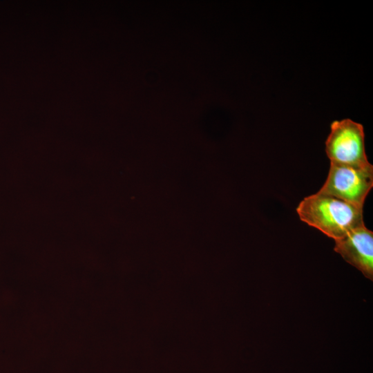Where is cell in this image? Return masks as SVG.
<instances>
[{"instance_id": "obj_1", "label": "cell", "mask_w": 373, "mask_h": 373, "mask_svg": "<svg viewBox=\"0 0 373 373\" xmlns=\"http://www.w3.org/2000/svg\"><path fill=\"white\" fill-rule=\"evenodd\" d=\"M301 221L334 240L364 224L363 207L318 191L296 208Z\"/></svg>"}, {"instance_id": "obj_2", "label": "cell", "mask_w": 373, "mask_h": 373, "mask_svg": "<svg viewBox=\"0 0 373 373\" xmlns=\"http://www.w3.org/2000/svg\"><path fill=\"white\" fill-rule=\"evenodd\" d=\"M363 126L350 119L334 121L325 142V151L330 164L365 166L367 160Z\"/></svg>"}, {"instance_id": "obj_3", "label": "cell", "mask_w": 373, "mask_h": 373, "mask_svg": "<svg viewBox=\"0 0 373 373\" xmlns=\"http://www.w3.org/2000/svg\"><path fill=\"white\" fill-rule=\"evenodd\" d=\"M373 186V166L357 167L330 164L327 178L318 191L363 207Z\"/></svg>"}, {"instance_id": "obj_4", "label": "cell", "mask_w": 373, "mask_h": 373, "mask_svg": "<svg viewBox=\"0 0 373 373\" xmlns=\"http://www.w3.org/2000/svg\"><path fill=\"white\" fill-rule=\"evenodd\" d=\"M334 249L365 277L373 280V232L365 224L335 240Z\"/></svg>"}]
</instances>
